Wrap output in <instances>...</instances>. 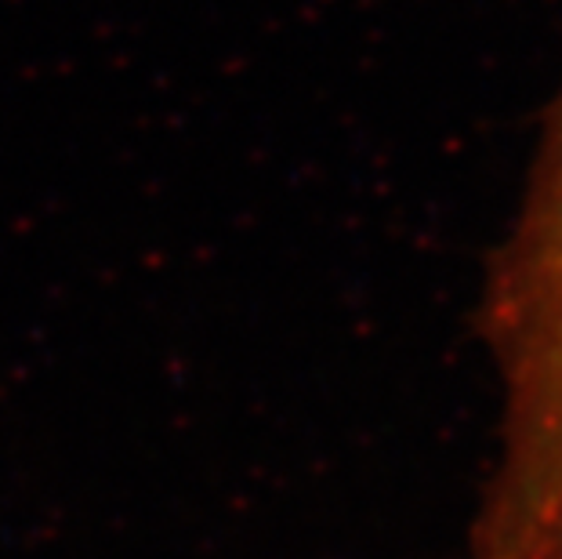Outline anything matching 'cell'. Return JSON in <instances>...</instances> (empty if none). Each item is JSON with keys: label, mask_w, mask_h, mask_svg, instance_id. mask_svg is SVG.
Returning <instances> with one entry per match:
<instances>
[{"label": "cell", "mask_w": 562, "mask_h": 559, "mask_svg": "<svg viewBox=\"0 0 562 559\" xmlns=\"http://www.w3.org/2000/svg\"><path fill=\"white\" fill-rule=\"evenodd\" d=\"M501 444L469 559H562V85L483 280Z\"/></svg>", "instance_id": "cell-1"}]
</instances>
